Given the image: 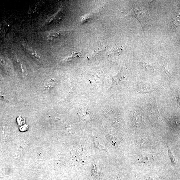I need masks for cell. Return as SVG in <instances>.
<instances>
[{"label": "cell", "instance_id": "cell-1", "mask_svg": "<svg viewBox=\"0 0 180 180\" xmlns=\"http://www.w3.org/2000/svg\"><path fill=\"white\" fill-rule=\"evenodd\" d=\"M136 17L139 21L143 28L150 23L152 20L147 8L144 6L136 4L127 14Z\"/></svg>", "mask_w": 180, "mask_h": 180}, {"label": "cell", "instance_id": "cell-2", "mask_svg": "<svg viewBox=\"0 0 180 180\" xmlns=\"http://www.w3.org/2000/svg\"><path fill=\"white\" fill-rule=\"evenodd\" d=\"M148 111L150 115L154 118L159 119L160 118V113H159L158 107L155 101L150 103L149 105Z\"/></svg>", "mask_w": 180, "mask_h": 180}, {"label": "cell", "instance_id": "cell-3", "mask_svg": "<svg viewBox=\"0 0 180 180\" xmlns=\"http://www.w3.org/2000/svg\"><path fill=\"white\" fill-rule=\"evenodd\" d=\"M131 116L132 122L136 126H139L144 121L143 117L139 111L132 112Z\"/></svg>", "mask_w": 180, "mask_h": 180}, {"label": "cell", "instance_id": "cell-4", "mask_svg": "<svg viewBox=\"0 0 180 180\" xmlns=\"http://www.w3.org/2000/svg\"><path fill=\"white\" fill-rule=\"evenodd\" d=\"M154 89L152 86L147 84H142L138 86L137 91L140 93H152Z\"/></svg>", "mask_w": 180, "mask_h": 180}, {"label": "cell", "instance_id": "cell-5", "mask_svg": "<svg viewBox=\"0 0 180 180\" xmlns=\"http://www.w3.org/2000/svg\"><path fill=\"white\" fill-rule=\"evenodd\" d=\"M24 47L26 49L27 52L30 55L35 59L38 61H40L41 60V58L36 52L33 49L32 47L29 46L28 45L25 44L24 45Z\"/></svg>", "mask_w": 180, "mask_h": 180}, {"label": "cell", "instance_id": "cell-6", "mask_svg": "<svg viewBox=\"0 0 180 180\" xmlns=\"http://www.w3.org/2000/svg\"><path fill=\"white\" fill-rule=\"evenodd\" d=\"M154 160V157L151 154H142L139 156V160L142 162H149Z\"/></svg>", "mask_w": 180, "mask_h": 180}, {"label": "cell", "instance_id": "cell-7", "mask_svg": "<svg viewBox=\"0 0 180 180\" xmlns=\"http://www.w3.org/2000/svg\"><path fill=\"white\" fill-rule=\"evenodd\" d=\"M56 81L54 79H51L47 80L44 84V88L47 90H49L53 88L55 85Z\"/></svg>", "mask_w": 180, "mask_h": 180}, {"label": "cell", "instance_id": "cell-8", "mask_svg": "<svg viewBox=\"0 0 180 180\" xmlns=\"http://www.w3.org/2000/svg\"><path fill=\"white\" fill-rule=\"evenodd\" d=\"M122 50H123V48L121 47H113L109 52V55H120Z\"/></svg>", "mask_w": 180, "mask_h": 180}, {"label": "cell", "instance_id": "cell-9", "mask_svg": "<svg viewBox=\"0 0 180 180\" xmlns=\"http://www.w3.org/2000/svg\"><path fill=\"white\" fill-rule=\"evenodd\" d=\"M7 26L4 24H0V39L3 38L7 32L8 28Z\"/></svg>", "mask_w": 180, "mask_h": 180}, {"label": "cell", "instance_id": "cell-10", "mask_svg": "<svg viewBox=\"0 0 180 180\" xmlns=\"http://www.w3.org/2000/svg\"><path fill=\"white\" fill-rule=\"evenodd\" d=\"M61 34L58 32H54L50 33L48 36V39L49 40H53L59 36Z\"/></svg>", "mask_w": 180, "mask_h": 180}, {"label": "cell", "instance_id": "cell-11", "mask_svg": "<svg viewBox=\"0 0 180 180\" xmlns=\"http://www.w3.org/2000/svg\"><path fill=\"white\" fill-rule=\"evenodd\" d=\"M80 55L79 53L77 52H74L72 53V55L70 57H68L65 59L66 61H71L72 59L76 58L78 57H80Z\"/></svg>", "mask_w": 180, "mask_h": 180}, {"label": "cell", "instance_id": "cell-12", "mask_svg": "<svg viewBox=\"0 0 180 180\" xmlns=\"http://www.w3.org/2000/svg\"><path fill=\"white\" fill-rule=\"evenodd\" d=\"M103 50H104V49H98V50L95 51H94L93 52V53H91V54L90 56L89 57L90 58H92L93 57L96 56L98 55L100 53L102 52Z\"/></svg>", "mask_w": 180, "mask_h": 180}, {"label": "cell", "instance_id": "cell-13", "mask_svg": "<svg viewBox=\"0 0 180 180\" xmlns=\"http://www.w3.org/2000/svg\"><path fill=\"white\" fill-rule=\"evenodd\" d=\"M144 65L145 69L148 71L152 72L154 71L153 70V68L148 63H144Z\"/></svg>", "mask_w": 180, "mask_h": 180}]
</instances>
